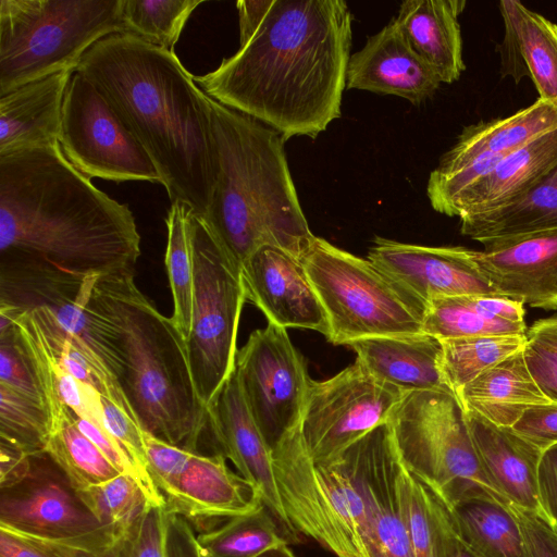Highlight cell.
<instances>
[{"label": "cell", "instance_id": "obj_29", "mask_svg": "<svg viewBox=\"0 0 557 557\" xmlns=\"http://www.w3.org/2000/svg\"><path fill=\"white\" fill-rule=\"evenodd\" d=\"M522 350L483 371L456 393L466 411L496 425L512 426L528 408L550 403L531 376Z\"/></svg>", "mask_w": 557, "mask_h": 557}, {"label": "cell", "instance_id": "obj_40", "mask_svg": "<svg viewBox=\"0 0 557 557\" xmlns=\"http://www.w3.org/2000/svg\"><path fill=\"white\" fill-rule=\"evenodd\" d=\"M51 418L46 407L0 383V442L28 455L46 451Z\"/></svg>", "mask_w": 557, "mask_h": 557}, {"label": "cell", "instance_id": "obj_35", "mask_svg": "<svg viewBox=\"0 0 557 557\" xmlns=\"http://www.w3.org/2000/svg\"><path fill=\"white\" fill-rule=\"evenodd\" d=\"M197 541L200 552L208 557H257L271 547L289 542L264 505L197 534Z\"/></svg>", "mask_w": 557, "mask_h": 557}, {"label": "cell", "instance_id": "obj_1", "mask_svg": "<svg viewBox=\"0 0 557 557\" xmlns=\"http://www.w3.org/2000/svg\"><path fill=\"white\" fill-rule=\"evenodd\" d=\"M239 48L194 76L215 101L284 140L315 138L341 116L352 39L342 0H239Z\"/></svg>", "mask_w": 557, "mask_h": 557}, {"label": "cell", "instance_id": "obj_52", "mask_svg": "<svg viewBox=\"0 0 557 557\" xmlns=\"http://www.w3.org/2000/svg\"><path fill=\"white\" fill-rule=\"evenodd\" d=\"M450 557H485L474 549L455 528V536Z\"/></svg>", "mask_w": 557, "mask_h": 557}, {"label": "cell", "instance_id": "obj_53", "mask_svg": "<svg viewBox=\"0 0 557 557\" xmlns=\"http://www.w3.org/2000/svg\"><path fill=\"white\" fill-rule=\"evenodd\" d=\"M257 557H297V556L287 546V544H282V545L269 548L268 550L261 553Z\"/></svg>", "mask_w": 557, "mask_h": 557}, {"label": "cell", "instance_id": "obj_4", "mask_svg": "<svg viewBox=\"0 0 557 557\" xmlns=\"http://www.w3.org/2000/svg\"><path fill=\"white\" fill-rule=\"evenodd\" d=\"M87 312L107 362L143 430L198 453L208 428L187 342L139 290L133 272L98 276Z\"/></svg>", "mask_w": 557, "mask_h": 557}, {"label": "cell", "instance_id": "obj_5", "mask_svg": "<svg viewBox=\"0 0 557 557\" xmlns=\"http://www.w3.org/2000/svg\"><path fill=\"white\" fill-rule=\"evenodd\" d=\"M205 98L218 175L201 218L238 269L264 246L301 259L315 235L294 185L284 138L258 120Z\"/></svg>", "mask_w": 557, "mask_h": 557}, {"label": "cell", "instance_id": "obj_13", "mask_svg": "<svg viewBox=\"0 0 557 557\" xmlns=\"http://www.w3.org/2000/svg\"><path fill=\"white\" fill-rule=\"evenodd\" d=\"M235 370L247 406L273 447L299 426L310 377L286 329L269 323L237 351Z\"/></svg>", "mask_w": 557, "mask_h": 557}, {"label": "cell", "instance_id": "obj_6", "mask_svg": "<svg viewBox=\"0 0 557 557\" xmlns=\"http://www.w3.org/2000/svg\"><path fill=\"white\" fill-rule=\"evenodd\" d=\"M123 0H0V97L75 72L96 42L124 33Z\"/></svg>", "mask_w": 557, "mask_h": 557}, {"label": "cell", "instance_id": "obj_33", "mask_svg": "<svg viewBox=\"0 0 557 557\" xmlns=\"http://www.w3.org/2000/svg\"><path fill=\"white\" fill-rule=\"evenodd\" d=\"M499 11L513 29L539 99L557 108V24L518 0L500 1Z\"/></svg>", "mask_w": 557, "mask_h": 557}, {"label": "cell", "instance_id": "obj_46", "mask_svg": "<svg viewBox=\"0 0 557 557\" xmlns=\"http://www.w3.org/2000/svg\"><path fill=\"white\" fill-rule=\"evenodd\" d=\"M508 507L520 523L530 557H557V527L544 515Z\"/></svg>", "mask_w": 557, "mask_h": 557}, {"label": "cell", "instance_id": "obj_44", "mask_svg": "<svg viewBox=\"0 0 557 557\" xmlns=\"http://www.w3.org/2000/svg\"><path fill=\"white\" fill-rule=\"evenodd\" d=\"M523 346L527 368L543 395L557 403V350L528 332Z\"/></svg>", "mask_w": 557, "mask_h": 557}, {"label": "cell", "instance_id": "obj_14", "mask_svg": "<svg viewBox=\"0 0 557 557\" xmlns=\"http://www.w3.org/2000/svg\"><path fill=\"white\" fill-rule=\"evenodd\" d=\"M0 490V527L51 542L115 544L46 453L33 455L27 474Z\"/></svg>", "mask_w": 557, "mask_h": 557}, {"label": "cell", "instance_id": "obj_23", "mask_svg": "<svg viewBox=\"0 0 557 557\" xmlns=\"http://www.w3.org/2000/svg\"><path fill=\"white\" fill-rule=\"evenodd\" d=\"M557 166V128L504 157L440 213L459 219L504 207L525 195Z\"/></svg>", "mask_w": 557, "mask_h": 557}, {"label": "cell", "instance_id": "obj_26", "mask_svg": "<svg viewBox=\"0 0 557 557\" xmlns=\"http://www.w3.org/2000/svg\"><path fill=\"white\" fill-rule=\"evenodd\" d=\"M73 73H55L0 97V154L58 141Z\"/></svg>", "mask_w": 557, "mask_h": 557}, {"label": "cell", "instance_id": "obj_47", "mask_svg": "<svg viewBox=\"0 0 557 557\" xmlns=\"http://www.w3.org/2000/svg\"><path fill=\"white\" fill-rule=\"evenodd\" d=\"M165 557H201L197 534L183 517L166 511Z\"/></svg>", "mask_w": 557, "mask_h": 557}, {"label": "cell", "instance_id": "obj_38", "mask_svg": "<svg viewBox=\"0 0 557 557\" xmlns=\"http://www.w3.org/2000/svg\"><path fill=\"white\" fill-rule=\"evenodd\" d=\"M202 0H123L124 33L173 51L191 13Z\"/></svg>", "mask_w": 557, "mask_h": 557}, {"label": "cell", "instance_id": "obj_9", "mask_svg": "<svg viewBox=\"0 0 557 557\" xmlns=\"http://www.w3.org/2000/svg\"><path fill=\"white\" fill-rule=\"evenodd\" d=\"M272 458L281 502L294 531L336 557H366V505L347 451L314 462L297 426L273 447Z\"/></svg>", "mask_w": 557, "mask_h": 557}, {"label": "cell", "instance_id": "obj_12", "mask_svg": "<svg viewBox=\"0 0 557 557\" xmlns=\"http://www.w3.org/2000/svg\"><path fill=\"white\" fill-rule=\"evenodd\" d=\"M405 393L375 379L357 359L330 379H310L299 432L311 459L329 461L388 422Z\"/></svg>", "mask_w": 557, "mask_h": 557}, {"label": "cell", "instance_id": "obj_45", "mask_svg": "<svg viewBox=\"0 0 557 557\" xmlns=\"http://www.w3.org/2000/svg\"><path fill=\"white\" fill-rule=\"evenodd\" d=\"M511 428L541 450H546L557 444V403L528 408Z\"/></svg>", "mask_w": 557, "mask_h": 557}, {"label": "cell", "instance_id": "obj_51", "mask_svg": "<svg viewBox=\"0 0 557 557\" xmlns=\"http://www.w3.org/2000/svg\"><path fill=\"white\" fill-rule=\"evenodd\" d=\"M557 350V317L535 321L528 331Z\"/></svg>", "mask_w": 557, "mask_h": 557}, {"label": "cell", "instance_id": "obj_43", "mask_svg": "<svg viewBox=\"0 0 557 557\" xmlns=\"http://www.w3.org/2000/svg\"><path fill=\"white\" fill-rule=\"evenodd\" d=\"M149 473L164 497L172 491L196 451L170 444L143 430Z\"/></svg>", "mask_w": 557, "mask_h": 557}, {"label": "cell", "instance_id": "obj_24", "mask_svg": "<svg viewBox=\"0 0 557 557\" xmlns=\"http://www.w3.org/2000/svg\"><path fill=\"white\" fill-rule=\"evenodd\" d=\"M348 346L371 375L404 392L451 391L442 370L443 344L433 335L421 332L368 337Z\"/></svg>", "mask_w": 557, "mask_h": 557}, {"label": "cell", "instance_id": "obj_28", "mask_svg": "<svg viewBox=\"0 0 557 557\" xmlns=\"http://www.w3.org/2000/svg\"><path fill=\"white\" fill-rule=\"evenodd\" d=\"M522 302L486 295L438 298L428 304L422 331L438 339L525 334Z\"/></svg>", "mask_w": 557, "mask_h": 557}, {"label": "cell", "instance_id": "obj_34", "mask_svg": "<svg viewBox=\"0 0 557 557\" xmlns=\"http://www.w3.org/2000/svg\"><path fill=\"white\" fill-rule=\"evenodd\" d=\"M45 453L76 491L101 484L121 474L79 430L74 413L66 407L51 423Z\"/></svg>", "mask_w": 557, "mask_h": 557}, {"label": "cell", "instance_id": "obj_49", "mask_svg": "<svg viewBox=\"0 0 557 557\" xmlns=\"http://www.w3.org/2000/svg\"><path fill=\"white\" fill-rule=\"evenodd\" d=\"M0 557H57L42 544L28 536L0 527Z\"/></svg>", "mask_w": 557, "mask_h": 557}, {"label": "cell", "instance_id": "obj_16", "mask_svg": "<svg viewBox=\"0 0 557 557\" xmlns=\"http://www.w3.org/2000/svg\"><path fill=\"white\" fill-rule=\"evenodd\" d=\"M206 409L215 451L230 459L238 474L255 486L287 540H296L275 482L272 449L247 406L236 370Z\"/></svg>", "mask_w": 557, "mask_h": 557}, {"label": "cell", "instance_id": "obj_31", "mask_svg": "<svg viewBox=\"0 0 557 557\" xmlns=\"http://www.w3.org/2000/svg\"><path fill=\"white\" fill-rule=\"evenodd\" d=\"M458 533L485 557H530L520 523L508 505L491 497L446 507Z\"/></svg>", "mask_w": 557, "mask_h": 557}, {"label": "cell", "instance_id": "obj_3", "mask_svg": "<svg viewBox=\"0 0 557 557\" xmlns=\"http://www.w3.org/2000/svg\"><path fill=\"white\" fill-rule=\"evenodd\" d=\"M76 72L148 153L171 203L205 216L216 183V150L206 94L175 53L119 33L88 49Z\"/></svg>", "mask_w": 557, "mask_h": 557}, {"label": "cell", "instance_id": "obj_11", "mask_svg": "<svg viewBox=\"0 0 557 557\" xmlns=\"http://www.w3.org/2000/svg\"><path fill=\"white\" fill-rule=\"evenodd\" d=\"M58 141L70 163L90 180L161 184L141 145L102 94L76 71L65 90Z\"/></svg>", "mask_w": 557, "mask_h": 557}, {"label": "cell", "instance_id": "obj_54", "mask_svg": "<svg viewBox=\"0 0 557 557\" xmlns=\"http://www.w3.org/2000/svg\"><path fill=\"white\" fill-rule=\"evenodd\" d=\"M200 553H201V552H200ZM201 557H208V556H206V555H203V554L201 553Z\"/></svg>", "mask_w": 557, "mask_h": 557}, {"label": "cell", "instance_id": "obj_39", "mask_svg": "<svg viewBox=\"0 0 557 557\" xmlns=\"http://www.w3.org/2000/svg\"><path fill=\"white\" fill-rule=\"evenodd\" d=\"M77 494L115 543L149 506L136 481L123 473L101 484L78 490Z\"/></svg>", "mask_w": 557, "mask_h": 557}, {"label": "cell", "instance_id": "obj_7", "mask_svg": "<svg viewBox=\"0 0 557 557\" xmlns=\"http://www.w3.org/2000/svg\"><path fill=\"white\" fill-rule=\"evenodd\" d=\"M388 424L404 466L446 507L479 496L509 505L481 466L456 393L406 392Z\"/></svg>", "mask_w": 557, "mask_h": 557}, {"label": "cell", "instance_id": "obj_10", "mask_svg": "<svg viewBox=\"0 0 557 557\" xmlns=\"http://www.w3.org/2000/svg\"><path fill=\"white\" fill-rule=\"evenodd\" d=\"M194 258V306L187 339L189 364L206 408L235 370L237 333L247 300L238 269L203 219L188 209Z\"/></svg>", "mask_w": 557, "mask_h": 557}, {"label": "cell", "instance_id": "obj_21", "mask_svg": "<svg viewBox=\"0 0 557 557\" xmlns=\"http://www.w3.org/2000/svg\"><path fill=\"white\" fill-rule=\"evenodd\" d=\"M164 500L168 512L185 518L190 524L228 520L263 505L255 486L233 472L219 453H195Z\"/></svg>", "mask_w": 557, "mask_h": 557}, {"label": "cell", "instance_id": "obj_15", "mask_svg": "<svg viewBox=\"0 0 557 557\" xmlns=\"http://www.w3.org/2000/svg\"><path fill=\"white\" fill-rule=\"evenodd\" d=\"M346 451L366 505V557H414L398 491L401 459L388 422L375 428Z\"/></svg>", "mask_w": 557, "mask_h": 557}, {"label": "cell", "instance_id": "obj_30", "mask_svg": "<svg viewBox=\"0 0 557 557\" xmlns=\"http://www.w3.org/2000/svg\"><path fill=\"white\" fill-rule=\"evenodd\" d=\"M459 220L461 234L479 243L557 228V166L515 201Z\"/></svg>", "mask_w": 557, "mask_h": 557}, {"label": "cell", "instance_id": "obj_22", "mask_svg": "<svg viewBox=\"0 0 557 557\" xmlns=\"http://www.w3.org/2000/svg\"><path fill=\"white\" fill-rule=\"evenodd\" d=\"M466 412L478 458L492 485L508 504L544 515L539 490L543 450L511 426L496 425L476 412Z\"/></svg>", "mask_w": 557, "mask_h": 557}, {"label": "cell", "instance_id": "obj_50", "mask_svg": "<svg viewBox=\"0 0 557 557\" xmlns=\"http://www.w3.org/2000/svg\"><path fill=\"white\" fill-rule=\"evenodd\" d=\"M34 540L42 544L57 557H115L114 544H67L39 539Z\"/></svg>", "mask_w": 557, "mask_h": 557}, {"label": "cell", "instance_id": "obj_48", "mask_svg": "<svg viewBox=\"0 0 557 557\" xmlns=\"http://www.w3.org/2000/svg\"><path fill=\"white\" fill-rule=\"evenodd\" d=\"M539 490L543 512L557 527V444L543 451L539 467Z\"/></svg>", "mask_w": 557, "mask_h": 557}, {"label": "cell", "instance_id": "obj_37", "mask_svg": "<svg viewBox=\"0 0 557 557\" xmlns=\"http://www.w3.org/2000/svg\"><path fill=\"white\" fill-rule=\"evenodd\" d=\"M527 335H482L443 339L442 370L457 393L483 371L521 350Z\"/></svg>", "mask_w": 557, "mask_h": 557}, {"label": "cell", "instance_id": "obj_8", "mask_svg": "<svg viewBox=\"0 0 557 557\" xmlns=\"http://www.w3.org/2000/svg\"><path fill=\"white\" fill-rule=\"evenodd\" d=\"M300 260L325 311L331 343L423 332L428 304L369 259L315 236Z\"/></svg>", "mask_w": 557, "mask_h": 557}, {"label": "cell", "instance_id": "obj_20", "mask_svg": "<svg viewBox=\"0 0 557 557\" xmlns=\"http://www.w3.org/2000/svg\"><path fill=\"white\" fill-rule=\"evenodd\" d=\"M435 72L412 50L394 18L350 55L346 87L404 98L420 104L441 85Z\"/></svg>", "mask_w": 557, "mask_h": 557}, {"label": "cell", "instance_id": "obj_27", "mask_svg": "<svg viewBox=\"0 0 557 557\" xmlns=\"http://www.w3.org/2000/svg\"><path fill=\"white\" fill-rule=\"evenodd\" d=\"M555 128L557 108L537 98L510 116L463 128L433 171L446 174L482 158L508 154Z\"/></svg>", "mask_w": 557, "mask_h": 557}, {"label": "cell", "instance_id": "obj_17", "mask_svg": "<svg viewBox=\"0 0 557 557\" xmlns=\"http://www.w3.org/2000/svg\"><path fill=\"white\" fill-rule=\"evenodd\" d=\"M481 244L469 256L497 296L557 310V228Z\"/></svg>", "mask_w": 557, "mask_h": 557}, {"label": "cell", "instance_id": "obj_25", "mask_svg": "<svg viewBox=\"0 0 557 557\" xmlns=\"http://www.w3.org/2000/svg\"><path fill=\"white\" fill-rule=\"evenodd\" d=\"M465 7V0H407L394 17L412 50L441 83L458 81L466 70L458 21Z\"/></svg>", "mask_w": 557, "mask_h": 557}, {"label": "cell", "instance_id": "obj_19", "mask_svg": "<svg viewBox=\"0 0 557 557\" xmlns=\"http://www.w3.org/2000/svg\"><path fill=\"white\" fill-rule=\"evenodd\" d=\"M240 272L247 300L263 312L269 323L313 330L327 337L325 311L299 258L264 246L250 256Z\"/></svg>", "mask_w": 557, "mask_h": 557}, {"label": "cell", "instance_id": "obj_32", "mask_svg": "<svg viewBox=\"0 0 557 557\" xmlns=\"http://www.w3.org/2000/svg\"><path fill=\"white\" fill-rule=\"evenodd\" d=\"M398 491L413 556L450 557L455 525L448 509L403 461Z\"/></svg>", "mask_w": 557, "mask_h": 557}, {"label": "cell", "instance_id": "obj_36", "mask_svg": "<svg viewBox=\"0 0 557 557\" xmlns=\"http://www.w3.org/2000/svg\"><path fill=\"white\" fill-rule=\"evenodd\" d=\"M188 208L171 203L165 218L168 230L164 263L173 300L172 320L184 338L188 339L194 306V258L187 219Z\"/></svg>", "mask_w": 557, "mask_h": 557}, {"label": "cell", "instance_id": "obj_41", "mask_svg": "<svg viewBox=\"0 0 557 557\" xmlns=\"http://www.w3.org/2000/svg\"><path fill=\"white\" fill-rule=\"evenodd\" d=\"M0 383L45 406L34 364L20 338L16 325L0 335Z\"/></svg>", "mask_w": 557, "mask_h": 557}, {"label": "cell", "instance_id": "obj_2", "mask_svg": "<svg viewBox=\"0 0 557 557\" xmlns=\"http://www.w3.org/2000/svg\"><path fill=\"white\" fill-rule=\"evenodd\" d=\"M0 256L77 278L129 273L140 235L128 205L96 187L52 141L0 154Z\"/></svg>", "mask_w": 557, "mask_h": 557}, {"label": "cell", "instance_id": "obj_18", "mask_svg": "<svg viewBox=\"0 0 557 557\" xmlns=\"http://www.w3.org/2000/svg\"><path fill=\"white\" fill-rule=\"evenodd\" d=\"M368 259L426 304L461 295L497 296L463 247H430L376 237Z\"/></svg>", "mask_w": 557, "mask_h": 557}, {"label": "cell", "instance_id": "obj_42", "mask_svg": "<svg viewBox=\"0 0 557 557\" xmlns=\"http://www.w3.org/2000/svg\"><path fill=\"white\" fill-rule=\"evenodd\" d=\"M165 507L148 506L114 544L115 557H165Z\"/></svg>", "mask_w": 557, "mask_h": 557}]
</instances>
